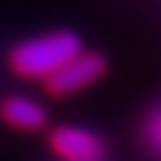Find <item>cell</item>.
<instances>
[{"instance_id": "6da1fadb", "label": "cell", "mask_w": 161, "mask_h": 161, "mask_svg": "<svg viewBox=\"0 0 161 161\" xmlns=\"http://www.w3.org/2000/svg\"><path fill=\"white\" fill-rule=\"evenodd\" d=\"M80 51L83 48H80L78 35L57 30V32H46V35H38V38L22 40L11 51L8 62H11V70L22 78L48 80L57 70H62Z\"/></svg>"}, {"instance_id": "7a4b0ae2", "label": "cell", "mask_w": 161, "mask_h": 161, "mask_svg": "<svg viewBox=\"0 0 161 161\" xmlns=\"http://www.w3.org/2000/svg\"><path fill=\"white\" fill-rule=\"evenodd\" d=\"M105 73V59L99 54H89V51H80L75 59H70L62 70L51 75L46 80V89L48 94L54 97H64V94H75V92H83L99 80Z\"/></svg>"}, {"instance_id": "3957f363", "label": "cell", "mask_w": 161, "mask_h": 161, "mask_svg": "<svg viewBox=\"0 0 161 161\" xmlns=\"http://www.w3.org/2000/svg\"><path fill=\"white\" fill-rule=\"evenodd\" d=\"M48 148L62 161H102L105 142L83 126H57L48 134Z\"/></svg>"}, {"instance_id": "277c9868", "label": "cell", "mask_w": 161, "mask_h": 161, "mask_svg": "<svg viewBox=\"0 0 161 161\" xmlns=\"http://www.w3.org/2000/svg\"><path fill=\"white\" fill-rule=\"evenodd\" d=\"M0 115L8 126L22 129V132H38V129L46 126V108L32 97H22V94H14L6 97L0 102Z\"/></svg>"}, {"instance_id": "5b68a950", "label": "cell", "mask_w": 161, "mask_h": 161, "mask_svg": "<svg viewBox=\"0 0 161 161\" xmlns=\"http://www.w3.org/2000/svg\"><path fill=\"white\" fill-rule=\"evenodd\" d=\"M153 137H156V142L161 145V115L156 118V124H153Z\"/></svg>"}]
</instances>
